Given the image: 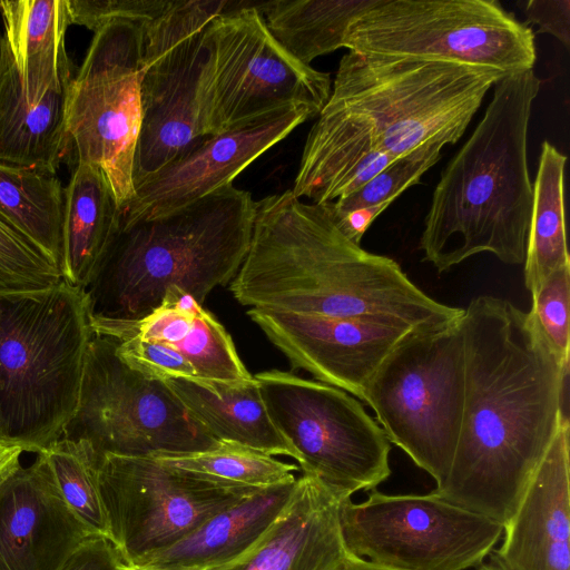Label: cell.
<instances>
[{
  "instance_id": "obj_1",
  "label": "cell",
  "mask_w": 570,
  "mask_h": 570,
  "mask_svg": "<svg viewBox=\"0 0 570 570\" xmlns=\"http://www.w3.org/2000/svg\"><path fill=\"white\" fill-rule=\"evenodd\" d=\"M465 397L449 475L431 493L504 525L561 420L569 365L528 313L490 295L464 308Z\"/></svg>"
},
{
  "instance_id": "obj_2",
  "label": "cell",
  "mask_w": 570,
  "mask_h": 570,
  "mask_svg": "<svg viewBox=\"0 0 570 570\" xmlns=\"http://www.w3.org/2000/svg\"><path fill=\"white\" fill-rule=\"evenodd\" d=\"M250 308L382 324L410 322L420 289L392 258L348 239L325 204H307L292 190L255 205L246 256L229 283Z\"/></svg>"
},
{
  "instance_id": "obj_3",
  "label": "cell",
  "mask_w": 570,
  "mask_h": 570,
  "mask_svg": "<svg viewBox=\"0 0 570 570\" xmlns=\"http://www.w3.org/2000/svg\"><path fill=\"white\" fill-rule=\"evenodd\" d=\"M540 86L534 69L502 76L442 170L420 238L422 259L439 273L481 253L523 264L533 203L528 131Z\"/></svg>"
},
{
  "instance_id": "obj_4",
  "label": "cell",
  "mask_w": 570,
  "mask_h": 570,
  "mask_svg": "<svg viewBox=\"0 0 570 570\" xmlns=\"http://www.w3.org/2000/svg\"><path fill=\"white\" fill-rule=\"evenodd\" d=\"M255 205L248 191L230 184L159 216L120 217L80 288L90 325L139 320L174 286L202 305L238 272L249 247Z\"/></svg>"
},
{
  "instance_id": "obj_5",
  "label": "cell",
  "mask_w": 570,
  "mask_h": 570,
  "mask_svg": "<svg viewBox=\"0 0 570 570\" xmlns=\"http://www.w3.org/2000/svg\"><path fill=\"white\" fill-rule=\"evenodd\" d=\"M92 335L83 294L66 281L0 295V442L38 454L61 438Z\"/></svg>"
},
{
  "instance_id": "obj_6",
  "label": "cell",
  "mask_w": 570,
  "mask_h": 570,
  "mask_svg": "<svg viewBox=\"0 0 570 570\" xmlns=\"http://www.w3.org/2000/svg\"><path fill=\"white\" fill-rule=\"evenodd\" d=\"M502 76L451 61L348 51L323 109L366 122L396 159L431 140L458 142Z\"/></svg>"
},
{
  "instance_id": "obj_7",
  "label": "cell",
  "mask_w": 570,
  "mask_h": 570,
  "mask_svg": "<svg viewBox=\"0 0 570 570\" xmlns=\"http://www.w3.org/2000/svg\"><path fill=\"white\" fill-rule=\"evenodd\" d=\"M461 320L407 331L361 395L389 441L429 473L435 488L443 485L449 475L463 417Z\"/></svg>"
},
{
  "instance_id": "obj_8",
  "label": "cell",
  "mask_w": 570,
  "mask_h": 570,
  "mask_svg": "<svg viewBox=\"0 0 570 570\" xmlns=\"http://www.w3.org/2000/svg\"><path fill=\"white\" fill-rule=\"evenodd\" d=\"M60 439L81 446L97 469L106 455H183L220 444L167 382L128 363L110 336L92 335L76 411Z\"/></svg>"
},
{
  "instance_id": "obj_9",
  "label": "cell",
  "mask_w": 570,
  "mask_h": 570,
  "mask_svg": "<svg viewBox=\"0 0 570 570\" xmlns=\"http://www.w3.org/2000/svg\"><path fill=\"white\" fill-rule=\"evenodd\" d=\"M331 89L328 73L302 63L273 37L256 2L236 1L209 22L197 90L204 136L292 106L320 115Z\"/></svg>"
},
{
  "instance_id": "obj_10",
  "label": "cell",
  "mask_w": 570,
  "mask_h": 570,
  "mask_svg": "<svg viewBox=\"0 0 570 570\" xmlns=\"http://www.w3.org/2000/svg\"><path fill=\"white\" fill-rule=\"evenodd\" d=\"M344 48L502 75L533 69L537 60L532 29L497 0H376L351 22Z\"/></svg>"
},
{
  "instance_id": "obj_11",
  "label": "cell",
  "mask_w": 570,
  "mask_h": 570,
  "mask_svg": "<svg viewBox=\"0 0 570 570\" xmlns=\"http://www.w3.org/2000/svg\"><path fill=\"white\" fill-rule=\"evenodd\" d=\"M254 377L303 473L350 497L389 479L391 442L358 399L288 372H259Z\"/></svg>"
},
{
  "instance_id": "obj_12",
  "label": "cell",
  "mask_w": 570,
  "mask_h": 570,
  "mask_svg": "<svg viewBox=\"0 0 570 570\" xmlns=\"http://www.w3.org/2000/svg\"><path fill=\"white\" fill-rule=\"evenodd\" d=\"M235 3L166 0L163 9L142 23V118L135 189L207 138L199 126L197 106L204 36L209 22Z\"/></svg>"
},
{
  "instance_id": "obj_13",
  "label": "cell",
  "mask_w": 570,
  "mask_h": 570,
  "mask_svg": "<svg viewBox=\"0 0 570 570\" xmlns=\"http://www.w3.org/2000/svg\"><path fill=\"white\" fill-rule=\"evenodd\" d=\"M145 21L118 18L96 30L68 91L67 132L78 164L102 170L120 209L135 196Z\"/></svg>"
},
{
  "instance_id": "obj_14",
  "label": "cell",
  "mask_w": 570,
  "mask_h": 570,
  "mask_svg": "<svg viewBox=\"0 0 570 570\" xmlns=\"http://www.w3.org/2000/svg\"><path fill=\"white\" fill-rule=\"evenodd\" d=\"M341 525L347 550L397 570H468L482 564L502 538L490 518L428 494H386L344 501Z\"/></svg>"
},
{
  "instance_id": "obj_15",
  "label": "cell",
  "mask_w": 570,
  "mask_h": 570,
  "mask_svg": "<svg viewBox=\"0 0 570 570\" xmlns=\"http://www.w3.org/2000/svg\"><path fill=\"white\" fill-rule=\"evenodd\" d=\"M97 474L110 541L128 566L174 546L261 490L207 479L151 456L106 455Z\"/></svg>"
},
{
  "instance_id": "obj_16",
  "label": "cell",
  "mask_w": 570,
  "mask_h": 570,
  "mask_svg": "<svg viewBox=\"0 0 570 570\" xmlns=\"http://www.w3.org/2000/svg\"><path fill=\"white\" fill-rule=\"evenodd\" d=\"M314 116L318 114L307 106H292L207 137L138 185L120 217L159 216L233 184L249 164Z\"/></svg>"
},
{
  "instance_id": "obj_17",
  "label": "cell",
  "mask_w": 570,
  "mask_h": 570,
  "mask_svg": "<svg viewBox=\"0 0 570 570\" xmlns=\"http://www.w3.org/2000/svg\"><path fill=\"white\" fill-rule=\"evenodd\" d=\"M247 315L289 361L361 400L381 362L411 328L360 318L249 308Z\"/></svg>"
},
{
  "instance_id": "obj_18",
  "label": "cell",
  "mask_w": 570,
  "mask_h": 570,
  "mask_svg": "<svg viewBox=\"0 0 570 570\" xmlns=\"http://www.w3.org/2000/svg\"><path fill=\"white\" fill-rule=\"evenodd\" d=\"M91 535L68 509L41 453L0 488V570H61Z\"/></svg>"
},
{
  "instance_id": "obj_19",
  "label": "cell",
  "mask_w": 570,
  "mask_h": 570,
  "mask_svg": "<svg viewBox=\"0 0 570 570\" xmlns=\"http://www.w3.org/2000/svg\"><path fill=\"white\" fill-rule=\"evenodd\" d=\"M569 420L564 416L492 551L507 570H570Z\"/></svg>"
},
{
  "instance_id": "obj_20",
  "label": "cell",
  "mask_w": 570,
  "mask_h": 570,
  "mask_svg": "<svg viewBox=\"0 0 570 570\" xmlns=\"http://www.w3.org/2000/svg\"><path fill=\"white\" fill-rule=\"evenodd\" d=\"M352 497L303 473L288 504L249 550L206 570H343L345 546L341 508Z\"/></svg>"
},
{
  "instance_id": "obj_21",
  "label": "cell",
  "mask_w": 570,
  "mask_h": 570,
  "mask_svg": "<svg viewBox=\"0 0 570 570\" xmlns=\"http://www.w3.org/2000/svg\"><path fill=\"white\" fill-rule=\"evenodd\" d=\"M91 328L99 335L134 336L165 346L191 365L196 379L235 383L253 377L224 326L176 286L168 288L161 303L144 317L99 323Z\"/></svg>"
},
{
  "instance_id": "obj_22",
  "label": "cell",
  "mask_w": 570,
  "mask_h": 570,
  "mask_svg": "<svg viewBox=\"0 0 570 570\" xmlns=\"http://www.w3.org/2000/svg\"><path fill=\"white\" fill-rule=\"evenodd\" d=\"M394 159L379 147L366 122L322 109L305 141L292 193L328 204L360 189Z\"/></svg>"
},
{
  "instance_id": "obj_23",
  "label": "cell",
  "mask_w": 570,
  "mask_h": 570,
  "mask_svg": "<svg viewBox=\"0 0 570 570\" xmlns=\"http://www.w3.org/2000/svg\"><path fill=\"white\" fill-rule=\"evenodd\" d=\"M297 479V478H296ZM294 482L261 489L208 519L174 546L136 566L169 570H206L233 561L268 531L292 499Z\"/></svg>"
},
{
  "instance_id": "obj_24",
  "label": "cell",
  "mask_w": 570,
  "mask_h": 570,
  "mask_svg": "<svg viewBox=\"0 0 570 570\" xmlns=\"http://www.w3.org/2000/svg\"><path fill=\"white\" fill-rule=\"evenodd\" d=\"M186 410L220 443L268 455H298L273 423L256 379L218 382L200 379L165 380Z\"/></svg>"
},
{
  "instance_id": "obj_25",
  "label": "cell",
  "mask_w": 570,
  "mask_h": 570,
  "mask_svg": "<svg viewBox=\"0 0 570 570\" xmlns=\"http://www.w3.org/2000/svg\"><path fill=\"white\" fill-rule=\"evenodd\" d=\"M0 13L10 58L31 104L71 80L65 49L67 0H6Z\"/></svg>"
},
{
  "instance_id": "obj_26",
  "label": "cell",
  "mask_w": 570,
  "mask_h": 570,
  "mask_svg": "<svg viewBox=\"0 0 570 570\" xmlns=\"http://www.w3.org/2000/svg\"><path fill=\"white\" fill-rule=\"evenodd\" d=\"M72 79V78H71ZM70 81L31 104L10 58L0 76V163L57 171L66 150Z\"/></svg>"
},
{
  "instance_id": "obj_27",
  "label": "cell",
  "mask_w": 570,
  "mask_h": 570,
  "mask_svg": "<svg viewBox=\"0 0 570 570\" xmlns=\"http://www.w3.org/2000/svg\"><path fill=\"white\" fill-rule=\"evenodd\" d=\"M120 219V208L102 170L78 164L63 189V281L81 288Z\"/></svg>"
},
{
  "instance_id": "obj_28",
  "label": "cell",
  "mask_w": 570,
  "mask_h": 570,
  "mask_svg": "<svg viewBox=\"0 0 570 570\" xmlns=\"http://www.w3.org/2000/svg\"><path fill=\"white\" fill-rule=\"evenodd\" d=\"M376 0H274L256 2L273 37L304 65L344 48L351 22Z\"/></svg>"
},
{
  "instance_id": "obj_29",
  "label": "cell",
  "mask_w": 570,
  "mask_h": 570,
  "mask_svg": "<svg viewBox=\"0 0 570 570\" xmlns=\"http://www.w3.org/2000/svg\"><path fill=\"white\" fill-rule=\"evenodd\" d=\"M566 163L567 156L554 145L548 140L541 144L523 262L524 285L530 293L551 273L570 265L566 238Z\"/></svg>"
},
{
  "instance_id": "obj_30",
  "label": "cell",
  "mask_w": 570,
  "mask_h": 570,
  "mask_svg": "<svg viewBox=\"0 0 570 570\" xmlns=\"http://www.w3.org/2000/svg\"><path fill=\"white\" fill-rule=\"evenodd\" d=\"M0 216L61 271L63 188L56 170L0 163Z\"/></svg>"
},
{
  "instance_id": "obj_31",
  "label": "cell",
  "mask_w": 570,
  "mask_h": 570,
  "mask_svg": "<svg viewBox=\"0 0 570 570\" xmlns=\"http://www.w3.org/2000/svg\"><path fill=\"white\" fill-rule=\"evenodd\" d=\"M163 463L223 483L265 489L294 482L298 465L230 444L190 454L155 456Z\"/></svg>"
},
{
  "instance_id": "obj_32",
  "label": "cell",
  "mask_w": 570,
  "mask_h": 570,
  "mask_svg": "<svg viewBox=\"0 0 570 570\" xmlns=\"http://www.w3.org/2000/svg\"><path fill=\"white\" fill-rule=\"evenodd\" d=\"M40 453L71 513L90 534L110 540L109 523L98 483V469L88 453L63 439Z\"/></svg>"
},
{
  "instance_id": "obj_33",
  "label": "cell",
  "mask_w": 570,
  "mask_h": 570,
  "mask_svg": "<svg viewBox=\"0 0 570 570\" xmlns=\"http://www.w3.org/2000/svg\"><path fill=\"white\" fill-rule=\"evenodd\" d=\"M444 146L439 140L425 142L394 159L353 194L325 205L333 216L357 209H375L382 214L404 190L420 183L421 177L441 159Z\"/></svg>"
},
{
  "instance_id": "obj_34",
  "label": "cell",
  "mask_w": 570,
  "mask_h": 570,
  "mask_svg": "<svg viewBox=\"0 0 570 570\" xmlns=\"http://www.w3.org/2000/svg\"><path fill=\"white\" fill-rule=\"evenodd\" d=\"M62 281L56 263L0 216V295L46 291Z\"/></svg>"
},
{
  "instance_id": "obj_35",
  "label": "cell",
  "mask_w": 570,
  "mask_h": 570,
  "mask_svg": "<svg viewBox=\"0 0 570 570\" xmlns=\"http://www.w3.org/2000/svg\"><path fill=\"white\" fill-rule=\"evenodd\" d=\"M528 316L557 360L569 365L570 265L551 273L531 293Z\"/></svg>"
},
{
  "instance_id": "obj_36",
  "label": "cell",
  "mask_w": 570,
  "mask_h": 570,
  "mask_svg": "<svg viewBox=\"0 0 570 570\" xmlns=\"http://www.w3.org/2000/svg\"><path fill=\"white\" fill-rule=\"evenodd\" d=\"M166 0H67L70 24L94 32L118 18L148 20L158 13Z\"/></svg>"
},
{
  "instance_id": "obj_37",
  "label": "cell",
  "mask_w": 570,
  "mask_h": 570,
  "mask_svg": "<svg viewBox=\"0 0 570 570\" xmlns=\"http://www.w3.org/2000/svg\"><path fill=\"white\" fill-rule=\"evenodd\" d=\"M522 10L528 23L537 26L538 32L549 33L569 48V0H528L523 2Z\"/></svg>"
},
{
  "instance_id": "obj_38",
  "label": "cell",
  "mask_w": 570,
  "mask_h": 570,
  "mask_svg": "<svg viewBox=\"0 0 570 570\" xmlns=\"http://www.w3.org/2000/svg\"><path fill=\"white\" fill-rule=\"evenodd\" d=\"M124 564L126 562L110 540L91 535L78 547L61 570H119Z\"/></svg>"
},
{
  "instance_id": "obj_39",
  "label": "cell",
  "mask_w": 570,
  "mask_h": 570,
  "mask_svg": "<svg viewBox=\"0 0 570 570\" xmlns=\"http://www.w3.org/2000/svg\"><path fill=\"white\" fill-rule=\"evenodd\" d=\"M22 452L19 445L0 442V488L21 466Z\"/></svg>"
},
{
  "instance_id": "obj_40",
  "label": "cell",
  "mask_w": 570,
  "mask_h": 570,
  "mask_svg": "<svg viewBox=\"0 0 570 570\" xmlns=\"http://www.w3.org/2000/svg\"><path fill=\"white\" fill-rule=\"evenodd\" d=\"M343 570H397V569L381 566V564L374 563L372 561L356 557L351 553Z\"/></svg>"
},
{
  "instance_id": "obj_41",
  "label": "cell",
  "mask_w": 570,
  "mask_h": 570,
  "mask_svg": "<svg viewBox=\"0 0 570 570\" xmlns=\"http://www.w3.org/2000/svg\"><path fill=\"white\" fill-rule=\"evenodd\" d=\"M476 570H507L502 567V564L498 561V559L490 553L487 560L480 564Z\"/></svg>"
},
{
  "instance_id": "obj_42",
  "label": "cell",
  "mask_w": 570,
  "mask_h": 570,
  "mask_svg": "<svg viewBox=\"0 0 570 570\" xmlns=\"http://www.w3.org/2000/svg\"><path fill=\"white\" fill-rule=\"evenodd\" d=\"M9 60V51L3 36H0V76Z\"/></svg>"
},
{
  "instance_id": "obj_43",
  "label": "cell",
  "mask_w": 570,
  "mask_h": 570,
  "mask_svg": "<svg viewBox=\"0 0 570 570\" xmlns=\"http://www.w3.org/2000/svg\"><path fill=\"white\" fill-rule=\"evenodd\" d=\"M119 570H169L150 566H128L124 564Z\"/></svg>"
}]
</instances>
